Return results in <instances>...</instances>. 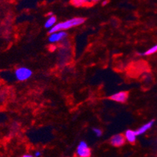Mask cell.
Wrapping results in <instances>:
<instances>
[{
	"label": "cell",
	"mask_w": 157,
	"mask_h": 157,
	"mask_svg": "<svg viewBox=\"0 0 157 157\" xmlns=\"http://www.w3.org/2000/svg\"><path fill=\"white\" fill-rule=\"evenodd\" d=\"M84 21H85V19L83 17H74L72 19L66 20L63 22L56 24L53 28L49 30V33L50 35V34L55 33V32H64L65 30H68L70 28L81 25L82 24H84Z\"/></svg>",
	"instance_id": "1"
},
{
	"label": "cell",
	"mask_w": 157,
	"mask_h": 157,
	"mask_svg": "<svg viewBox=\"0 0 157 157\" xmlns=\"http://www.w3.org/2000/svg\"><path fill=\"white\" fill-rule=\"evenodd\" d=\"M32 71L31 69L25 67V66H21L16 69L15 72H14V75L17 80L19 81H25V80H28L31 78L32 76Z\"/></svg>",
	"instance_id": "2"
},
{
	"label": "cell",
	"mask_w": 157,
	"mask_h": 157,
	"mask_svg": "<svg viewBox=\"0 0 157 157\" xmlns=\"http://www.w3.org/2000/svg\"><path fill=\"white\" fill-rule=\"evenodd\" d=\"M76 154L77 157H90L92 155L91 148L88 146L87 142L81 141L78 144L76 150Z\"/></svg>",
	"instance_id": "3"
},
{
	"label": "cell",
	"mask_w": 157,
	"mask_h": 157,
	"mask_svg": "<svg viewBox=\"0 0 157 157\" xmlns=\"http://www.w3.org/2000/svg\"><path fill=\"white\" fill-rule=\"evenodd\" d=\"M128 99V92L121 91L119 92L115 93V94L112 95L110 97V100H113L114 102H117V103H124L127 102Z\"/></svg>",
	"instance_id": "4"
},
{
	"label": "cell",
	"mask_w": 157,
	"mask_h": 157,
	"mask_svg": "<svg viewBox=\"0 0 157 157\" xmlns=\"http://www.w3.org/2000/svg\"><path fill=\"white\" fill-rule=\"evenodd\" d=\"M110 142L113 146L114 147H121L124 145L126 142L125 138H124V134H114V136H112L110 138Z\"/></svg>",
	"instance_id": "5"
},
{
	"label": "cell",
	"mask_w": 157,
	"mask_h": 157,
	"mask_svg": "<svg viewBox=\"0 0 157 157\" xmlns=\"http://www.w3.org/2000/svg\"><path fill=\"white\" fill-rule=\"evenodd\" d=\"M67 37V34L65 32H58L50 34L49 36V42L52 44L56 43L60 41H63Z\"/></svg>",
	"instance_id": "6"
},
{
	"label": "cell",
	"mask_w": 157,
	"mask_h": 157,
	"mask_svg": "<svg viewBox=\"0 0 157 157\" xmlns=\"http://www.w3.org/2000/svg\"><path fill=\"white\" fill-rule=\"evenodd\" d=\"M124 135L126 141H128L129 143H131V144L134 143V142L136 141L137 137H138L136 131H134V130H131V129L127 130V131H125V133H124Z\"/></svg>",
	"instance_id": "7"
},
{
	"label": "cell",
	"mask_w": 157,
	"mask_h": 157,
	"mask_svg": "<svg viewBox=\"0 0 157 157\" xmlns=\"http://www.w3.org/2000/svg\"><path fill=\"white\" fill-rule=\"evenodd\" d=\"M154 124V121H148V123L146 124H143L142 126H141L139 128L136 130V133H137V135H141V134H145L146 131H148V130L150 129L152 127Z\"/></svg>",
	"instance_id": "8"
},
{
	"label": "cell",
	"mask_w": 157,
	"mask_h": 157,
	"mask_svg": "<svg viewBox=\"0 0 157 157\" xmlns=\"http://www.w3.org/2000/svg\"><path fill=\"white\" fill-rule=\"evenodd\" d=\"M92 2H94V1H87V0H73L70 2V3L75 7H82L87 6V4H90L92 5Z\"/></svg>",
	"instance_id": "9"
},
{
	"label": "cell",
	"mask_w": 157,
	"mask_h": 157,
	"mask_svg": "<svg viewBox=\"0 0 157 157\" xmlns=\"http://www.w3.org/2000/svg\"><path fill=\"white\" fill-rule=\"evenodd\" d=\"M56 17L54 16V15H52V16L49 17L46 21L45 22V28H49V29H51L52 28L55 26L56 24Z\"/></svg>",
	"instance_id": "10"
},
{
	"label": "cell",
	"mask_w": 157,
	"mask_h": 157,
	"mask_svg": "<svg viewBox=\"0 0 157 157\" xmlns=\"http://www.w3.org/2000/svg\"><path fill=\"white\" fill-rule=\"evenodd\" d=\"M156 52H157V44L156 45H155V46L149 48L148 50L145 51V52H143V53L141 55H142V56H150V55H152L154 54V53H155Z\"/></svg>",
	"instance_id": "11"
},
{
	"label": "cell",
	"mask_w": 157,
	"mask_h": 157,
	"mask_svg": "<svg viewBox=\"0 0 157 157\" xmlns=\"http://www.w3.org/2000/svg\"><path fill=\"white\" fill-rule=\"evenodd\" d=\"M92 131L95 134V136L97 137H101L102 134H103V131L100 128H92Z\"/></svg>",
	"instance_id": "12"
},
{
	"label": "cell",
	"mask_w": 157,
	"mask_h": 157,
	"mask_svg": "<svg viewBox=\"0 0 157 157\" xmlns=\"http://www.w3.org/2000/svg\"><path fill=\"white\" fill-rule=\"evenodd\" d=\"M41 155H42V152H40V151L37 150L35 152V157H40Z\"/></svg>",
	"instance_id": "13"
},
{
	"label": "cell",
	"mask_w": 157,
	"mask_h": 157,
	"mask_svg": "<svg viewBox=\"0 0 157 157\" xmlns=\"http://www.w3.org/2000/svg\"><path fill=\"white\" fill-rule=\"evenodd\" d=\"M22 157H34V156L32 155H31V154H25V155H24Z\"/></svg>",
	"instance_id": "14"
},
{
	"label": "cell",
	"mask_w": 157,
	"mask_h": 157,
	"mask_svg": "<svg viewBox=\"0 0 157 157\" xmlns=\"http://www.w3.org/2000/svg\"><path fill=\"white\" fill-rule=\"evenodd\" d=\"M107 3H108V1H105V2H103V5L105 6V4H107Z\"/></svg>",
	"instance_id": "15"
}]
</instances>
